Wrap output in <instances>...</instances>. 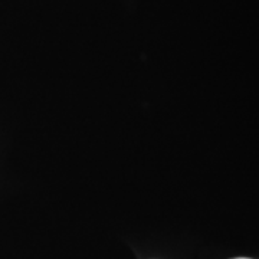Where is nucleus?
Instances as JSON below:
<instances>
[{"mask_svg": "<svg viewBox=\"0 0 259 259\" xmlns=\"http://www.w3.org/2000/svg\"><path fill=\"white\" fill-rule=\"evenodd\" d=\"M233 259H250V258H233Z\"/></svg>", "mask_w": 259, "mask_h": 259, "instance_id": "f257e3e1", "label": "nucleus"}]
</instances>
